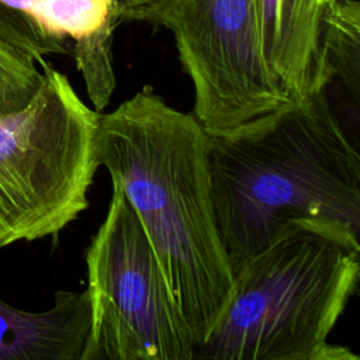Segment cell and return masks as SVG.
Wrapping results in <instances>:
<instances>
[{
  "label": "cell",
  "mask_w": 360,
  "mask_h": 360,
  "mask_svg": "<svg viewBox=\"0 0 360 360\" xmlns=\"http://www.w3.org/2000/svg\"><path fill=\"white\" fill-rule=\"evenodd\" d=\"M96 158L136 211L200 346L233 284L214 204L208 131L145 86L100 112Z\"/></svg>",
  "instance_id": "obj_1"
},
{
  "label": "cell",
  "mask_w": 360,
  "mask_h": 360,
  "mask_svg": "<svg viewBox=\"0 0 360 360\" xmlns=\"http://www.w3.org/2000/svg\"><path fill=\"white\" fill-rule=\"evenodd\" d=\"M208 134L217 221L232 273L295 215L339 221L360 242V139L326 89Z\"/></svg>",
  "instance_id": "obj_2"
},
{
  "label": "cell",
  "mask_w": 360,
  "mask_h": 360,
  "mask_svg": "<svg viewBox=\"0 0 360 360\" xmlns=\"http://www.w3.org/2000/svg\"><path fill=\"white\" fill-rule=\"evenodd\" d=\"M360 242L350 226L290 217L233 270L228 302L195 359L357 360L328 339L357 288Z\"/></svg>",
  "instance_id": "obj_3"
},
{
  "label": "cell",
  "mask_w": 360,
  "mask_h": 360,
  "mask_svg": "<svg viewBox=\"0 0 360 360\" xmlns=\"http://www.w3.org/2000/svg\"><path fill=\"white\" fill-rule=\"evenodd\" d=\"M44 82L20 111L0 117V249L58 235L89 207L98 115L42 60Z\"/></svg>",
  "instance_id": "obj_4"
},
{
  "label": "cell",
  "mask_w": 360,
  "mask_h": 360,
  "mask_svg": "<svg viewBox=\"0 0 360 360\" xmlns=\"http://www.w3.org/2000/svg\"><path fill=\"white\" fill-rule=\"evenodd\" d=\"M84 260L90 326L80 360L195 359L197 338L136 211L117 184Z\"/></svg>",
  "instance_id": "obj_5"
},
{
  "label": "cell",
  "mask_w": 360,
  "mask_h": 360,
  "mask_svg": "<svg viewBox=\"0 0 360 360\" xmlns=\"http://www.w3.org/2000/svg\"><path fill=\"white\" fill-rule=\"evenodd\" d=\"M173 34L193 114L211 134L233 131L294 100L270 70L256 0H146L120 15Z\"/></svg>",
  "instance_id": "obj_6"
},
{
  "label": "cell",
  "mask_w": 360,
  "mask_h": 360,
  "mask_svg": "<svg viewBox=\"0 0 360 360\" xmlns=\"http://www.w3.org/2000/svg\"><path fill=\"white\" fill-rule=\"evenodd\" d=\"M266 62L295 101L328 84L325 18L333 0H256Z\"/></svg>",
  "instance_id": "obj_7"
},
{
  "label": "cell",
  "mask_w": 360,
  "mask_h": 360,
  "mask_svg": "<svg viewBox=\"0 0 360 360\" xmlns=\"http://www.w3.org/2000/svg\"><path fill=\"white\" fill-rule=\"evenodd\" d=\"M90 326L87 291H58L44 311L0 298V360H80Z\"/></svg>",
  "instance_id": "obj_8"
},
{
  "label": "cell",
  "mask_w": 360,
  "mask_h": 360,
  "mask_svg": "<svg viewBox=\"0 0 360 360\" xmlns=\"http://www.w3.org/2000/svg\"><path fill=\"white\" fill-rule=\"evenodd\" d=\"M323 55L326 89L335 93L328 98L360 139V0H333L325 18Z\"/></svg>",
  "instance_id": "obj_9"
},
{
  "label": "cell",
  "mask_w": 360,
  "mask_h": 360,
  "mask_svg": "<svg viewBox=\"0 0 360 360\" xmlns=\"http://www.w3.org/2000/svg\"><path fill=\"white\" fill-rule=\"evenodd\" d=\"M39 0H0V41L41 63L46 55H72L73 44L51 35L38 18Z\"/></svg>",
  "instance_id": "obj_10"
},
{
  "label": "cell",
  "mask_w": 360,
  "mask_h": 360,
  "mask_svg": "<svg viewBox=\"0 0 360 360\" xmlns=\"http://www.w3.org/2000/svg\"><path fill=\"white\" fill-rule=\"evenodd\" d=\"M38 18L53 37L72 44L107 25H118L108 0H39Z\"/></svg>",
  "instance_id": "obj_11"
},
{
  "label": "cell",
  "mask_w": 360,
  "mask_h": 360,
  "mask_svg": "<svg viewBox=\"0 0 360 360\" xmlns=\"http://www.w3.org/2000/svg\"><path fill=\"white\" fill-rule=\"evenodd\" d=\"M115 25H107L91 35L73 42L72 56L82 73L87 96L97 112L110 104L115 89L112 66V34Z\"/></svg>",
  "instance_id": "obj_12"
},
{
  "label": "cell",
  "mask_w": 360,
  "mask_h": 360,
  "mask_svg": "<svg viewBox=\"0 0 360 360\" xmlns=\"http://www.w3.org/2000/svg\"><path fill=\"white\" fill-rule=\"evenodd\" d=\"M30 55L0 41V117L22 110L37 94L44 70Z\"/></svg>",
  "instance_id": "obj_13"
},
{
  "label": "cell",
  "mask_w": 360,
  "mask_h": 360,
  "mask_svg": "<svg viewBox=\"0 0 360 360\" xmlns=\"http://www.w3.org/2000/svg\"><path fill=\"white\" fill-rule=\"evenodd\" d=\"M143 1H146V0H112L111 11H112L114 20L120 24V15H121L124 11L132 8V7H135V6H138V4L143 3Z\"/></svg>",
  "instance_id": "obj_14"
},
{
  "label": "cell",
  "mask_w": 360,
  "mask_h": 360,
  "mask_svg": "<svg viewBox=\"0 0 360 360\" xmlns=\"http://www.w3.org/2000/svg\"><path fill=\"white\" fill-rule=\"evenodd\" d=\"M357 288H359V294H360V266H359V276H357Z\"/></svg>",
  "instance_id": "obj_15"
}]
</instances>
